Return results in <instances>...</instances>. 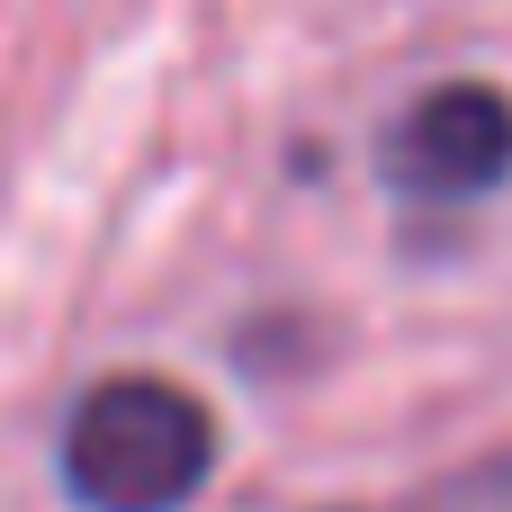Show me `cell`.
I'll return each mask as SVG.
<instances>
[{"mask_svg":"<svg viewBox=\"0 0 512 512\" xmlns=\"http://www.w3.org/2000/svg\"><path fill=\"white\" fill-rule=\"evenodd\" d=\"M216 468V423L189 387L126 369L99 378L63 423V486L81 512H180Z\"/></svg>","mask_w":512,"mask_h":512,"instance_id":"1","label":"cell"},{"mask_svg":"<svg viewBox=\"0 0 512 512\" xmlns=\"http://www.w3.org/2000/svg\"><path fill=\"white\" fill-rule=\"evenodd\" d=\"M396 189L414 198H486L512 180V99L495 81H441L387 144Z\"/></svg>","mask_w":512,"mask_h":512,"instance_id":"2","label":"cell"}]
</instances>
